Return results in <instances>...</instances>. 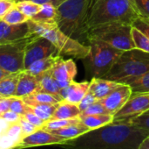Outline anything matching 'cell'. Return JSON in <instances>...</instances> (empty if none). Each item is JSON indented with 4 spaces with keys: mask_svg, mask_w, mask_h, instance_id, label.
Segmentation results:
<instances>
[{
    "mask_svg": "<svg viewBox=\"0 0 149 149\" xmlns=\"http://www.w3.org/2000/svg\"><path fill=\"white\" fill-rule=\"evenodd\" d=\"M146 136L127 121L112 123L68 141L72 149H138Z\"/></svg>",
    "mask_w": 149,
    "mask_h": 149,
    "instance_id": "6da1fadb",
    "label": "cell"
},
{
    "mask_svg": "<svg viewBox=\"0 0 149 149\" xmlns=\"http://www.w3.org/2000/svg\"><path fill=\"white\" fill-rule=\"evenodd\" d=\"M140 16L135 0H94L86 21V32L105 24L132 25Z\"/></svg>",
    "mask_w": 149,
    "mask_h": 149,
    "instance_id": "7a4b0ae2",
    "label": "cell"
},
{
    "mask_svg": "<svg viewBox=\"0 0 149 149\" xmlns=\"http://www.w3.org/2000/svg\"><path fill=\"white\" fill-rule=\"evenodd\" d=\"M94 0H65L57 7L56 23L65 35L85 42L86 21Z\"/></svg>",
    "mask_w": 149,
    "mask_h": 149,
    "instance_id": "3957f363",
    "label": "cell"
},
{
    "mask_svg": "<svg viewBox=\"0 0 149 149\" xmlns=\"http://www.w3.org/2000/svg\"><path fill=\"white\" fill-rule=\"evenodd\" d=\"M31 35L42 36L50 40L58 50L60 55H67L76 59H84L89 54V45H85L62 32L57 24L38 23L31 18L27 21Z\"/></svg>",
    "mask_w": 149,
    "mask_h": 149,
    "instance_id": "277c9868",
    "label": "cell"
},
{
    "mask_svg": "<svg viewBox=\"0 0 149 149\" xmlns=\"http://www.w3.org/2000/svg\"><path fill=\"white\" fill-rule=\"evenodd\" d=\"M148 71H149V53L134 48L123 51L111 70L102 78L124 83Z\"/></svg>",
    "mask_w": 149,
    "mask_h": 149,
    "instance_id": "5b68a950",
    "label": "cell"
},
{
    "mask_svg": "<svg viewBox=\"0 0 149 149\" xmlns=\"http://www.w3.org/2000/svg\"><path fill=\"white\" fill-rule=\"evenodd\" d=\"M90 50L83 59L86 74L91 78H102L107 75L123 51L118 50L102 41H88Z\"/></svg>",
    "mask_w": 149,
    "mask_h": 149,
    "instance_id": "8992f818",
    "label": "cell"
},
{
    "mask_svg": "<svg viewBox=\"0 0 149 149\" xmlns=\"http://www.w3.org/2000/svg\"><path fill=\"white\" fill-rule=\"evenodd\" d=\"M131 29L132 25L126 24H105L88 30L85 41H102L120 51L134 49L135 46L133 41Z\"/></svg>",
    "mask_w": 149,
    "mask_h": 149,
    "instance_id": "52a82bcc",
    "label": "cell"
},
{
    "mask_svg": "<svg viewBox=\"0 0 149 149\" xmlns=\"http://www.w3.org/2000/svg\"><path fill=\"white\" fill-rule=\"evenodd\" d=\"M38 36L32 34L22 40L0 44V68L8 73L24 70V50L26 46Z\"/></svg>",
    "mask_w": 149,
    "mask_h": 149,
    "instance_id": "ba28073f",
    "label": "cell"
},
{
    "mask_svg": "<svg viewBox=\"0 0 149 149\" xmlns=\"http://www.w3.org/2000/svg\"><path fill=\"white\" fill-rule=\"evenodd\" d=\"M53 55H60L58 48L46 38L37 37L25 47L24 69L36 61Z\"/></svg>",
    "mask_w": 149,
    "mask_h": 149,
    "instance_id": "9c48e42d",
    "label": "cell"
},
{
    "mask_svg": "<svg viewBox=\"0 0 149 149\" xmlns=\"http://www.w3.org/2000/svg\"><path fill=\"white\" fill-rule=\"evenodd\" d=\"M149 111V92L132 94L127 104L113 115V121H127Z\"/></svg>",
    "mask_w": 149,
    "mask_h": 149,
    "instance_id": "30bf717a",
    "label": "cell"
},
{
    "mask_svg": "<svg viewBox=\"0 0 149 149\" xmlns=\"http://www.w3.org/2000/svg\"><path fill=\"white\" fill-rule=\"evenodd\" d=\"M78 69L74 61L72 59L64 60L62 56L58 59L52 68V76L60 90L67 87L72 81H74Z\"/></svg>",
    "mask_w": 149,
    "mask_h": 149,
    "instance_id": "8fae6325",
    "label": "cell"
},
{
    "mask_svg": "<svg viewBox=\"0 0 149 149\" xmlns=\"http://www.w3.org/2000/svg\"><path fill=\"white\" fill-rule=\"evenodd\" d=\"M131 96L132 90L130 86L121 83L120 86L100 101L109 114L114 115L127 104Z\"/></svg>",
    "mask_w": 149,
    "mask_h": 149,
    "instance_id": "7c38bea8",
    "label": "cell"
},
{
    "mask_svg": "<svg viewBox=\"0 0 149 149\" xmlns=\"http://www.w3.org/2000/svg\"><path fill=\"white\" fill-rule=\"evenodd\" d=\"M67 141L50 132L43 130L42 128L38 129L34 133L22 137L17 146L19 148H30L45 145H65Z\"/></svg>",
    "mask_w": 149,
    "mask_h": 149,
    "instance_id": "4fadbf2b",
    "label": "cell"
},
{
    "mask_svg": "<svg viewBox=\"0 0 149 149\" xmlns=\"http://www.w3.org/2000/svg\"><path fill=\"white\" fill-rule=\"evenodd\" d=\"M31 36L27 22L18 25H10L0 19V44L22 40Z\"/></svg>",
    "mask_w": 149,
    "mask_h": 149,
    "instance_id": "5bb4252c",
    "label": "cell"
},
{
    "mask_svg": "<svg viewBox=\"0 0 149 149\" xmlns=\"http://www.w3.org/2000/svg\"><path fill=\"white\" fill-rule=\"evenodd\" d=\"M89 86H90V82L88 81H85L81 83H77L75 81H72L70 83V85L60 90L59 96L62 97L63 100L78 105L79 102L82 100V98L85 97V95L87 93L89 90Z\"/></svg>",
    "mask_w": 149,
    "mask_h": 149,
    "instance_id": "9a60e30c",
    "label": "cell"
},
{
    "mask_svg": "<svg viewBox=\"0 0 149 149\" xmlns=\"http://www.w3.org/2000/svg\"><path fill=\"white\" fill-rule=\"evenodd\" d=\"M38 91H39V83L37 80V77L30 74L25 69L21 71L14 97L22 98Z\"/></svg>",
    "mask_w": 149,
    "mask_h": 149,
    "instance_id": "2e32d148",
    "label": "cell"
},
{
    "mask_svg": "<svg viewBox=\"0 0 149 149\" xmlns=\"http://www.w3.org/2000/svg\"><path fill=\"white\" fill-rule=\"evenodd\" d=\"M120 83H121L105 78H92L88 90L93 93L97 100H101L109 95L114 89L120 86Z\"/></svg>",
    "mask_w": 149,
    "mask_h": 149,
    "instance_id": "e0dca14e",
    "label": "cell"
},
{
    "mask_svg": "<svg viewBox=\"0 0 149 149\" xmlns=\"http://www.w3.org/2000/svg\"><path fill=\"white\" fill-rule=\"evenodd\" d=\"M81 114V111L79 110V106L74 104L68 103L65 100L60 101L55 112L52 116V119H75L79 118Z\"/></svg>",
    "mask_w": 149,
    "mask_h": 149,
    "instance_id": "ac0fdd59",
    "label": "cell"
},
{
    "mask_svg": "<svg viewBox=\"0 0 149 149\" xmlns=\"http://www.w3.org/2000/svg\"><path fill=\"white\" fill-rule=\"evenodd\" d=\"M89 131H90V129L80 121L77 124L70 125V126L59 128L58 130L52 131L50 133L68 141L73 140L75 138H78L79 136H80Z\"/></svg>",
    "mask_w": 149,
    "mask_h": 149,
    "instance_id": "d6986e66",
    "label": "cell"
},
{
    "mask_svg": "<svg viewBox=\"0 0 149 149\" xmlns=\"http://www.w3.org/2000/svg\"><path fill=\"white\" fill-rule=\"evenodd\" d=\"M22 99L29 106H33L35 105H39V104L56 105L63 100L59 95H53V94L41 92V91H38L29 96L24 97H22Z\"/></svg>",
    "mask_w": 149,
    "mask_h": 149,
    "instance_id": "ffe728a7",
    "label": "cell"
},
{
    "mask_svg": "<svg viewBox=\"0 0 149 149\" xmlns=\"http://www.w3.org/2000/svg\"><path fill=\"white\" fill-rule=\"evenodd\" d=\"M35 76L37 77V80L39 83V91L53 95H59L60 89L58 88L57 82L52 76V68Z\"/></svg>",
    "mask_w": 149,
    "mask_h": 149,
    "instance_id": "44dd1931",
    "label": "cell"
},
{
    "mask_svg": "<svg viewBox=\"0 0 149 149\" xmlns=\"http://www.w3.org/2000/svg\"><path fill=\"white\" fill-rule=\"evenodd\" d=\"M80 121L87 126L90 130L97 129L107 126L113 121V115L111 114H96V115H86L80 116Z\"/></svg>",
    "mask_w": 149,
    "mask_h": 149,
    "instance_id": "7402d4cb",
    "label": "cell"
},
{
    "mask_svg": "<svg viewBox=\"0 0 149 149\" xmlns=\"http://www.w3.org/2000/svg\"><path fill=\"white\" fill-rule=\"evenodd\" d=\"M31 19L43 24H57V8L51 3L44 4L41 5L39 11Z\"/></svg>",
    "mask_w": 149,
    "mask_h": 149,
    "instance_id": "603a6c76",
    "label": "cell"
},
{
    "mask_svg": "<svg viewBox=\"0 0 149 149\" xmlns=\"http://www.w3.org/2000/svg\"><path fill=\"white\" fill-rule=\"evenodd\" d=\"M20 72L11 73L0 80V97H14Z\"/></svg>",
    "mask_w": 149,
    "mask_h": 149,
    "instance_id": "cb8c5ba5",
    "label": "cell"
},
{
    "mask_svg": "<svg viewBox=\"0 0 149 149\" xmlns=\"http://www.w3.org/2000/svg\"><path fill=\"white\" fill-rule=\"evenodd\" d=\"M60 56L61 55H53L36 61L33 63H31L30 66H28L27 68H25V70L33 76L39 75L46 70L51 69Z\"/></svg>",
    "mask_w": 149,
    "mask_h": 149,
    "instance_id": "d4e9b609",
    "label": "cell"
},
{
    "mask_svg": "<svg viewBox=\"0 0 149 149\" xmlns=\"http://www.w3.org/2000/svg\"><path fill=\"white\" fill-rule=\"evenodd\" d=\"M123 83L130 86L132 90V94L149 92V71L140 76L128 79Z\"/></svg>",
    "mask_w": 149,
    "mask_h": 149,
    "instance_id": "484cf974",
    "label": "cell"
},
{
    "mask_svg": "<svg viewBox=\"0 0 149 149\" xmlns=\"http://www.w3.org/2000/svg\"><path fill=\"white\" fill-rule=\"evenodd\" d=\"M131 34L135 48L149 53V38L137 28L132 26Z\"/></svg>",
    "mask_w": 149,
    "mask_h": 149,
    "instance_id": "4316f807",
    "label": "cell"
},
{
    "mask_svg": "<svg viewBox=\"0 0 149 149\" xmlns=\"http://www.w3.org/2000/svg\"><path fill=\"white\" fill-rule=\"evenodd\" d=\"M79 122H80L79 118L69 119H52V120L46 121L41 128L47 132H52V131L58 130L59 128H62L70 125L77 124Z\"/></svg>",
    "mask_w": 149,
    "mask_h": 149,
    "instance_id": "83f0119b",
    "label": "cell"
},
{
    "mask_svg": "<svg viewBox=\"0 0 149 149\" xmlns=\"http://www.w3.org/2000/svg\"><path fill=\"white\" fill-rule=\"evenodd\" d=\"M29 18V17L24 15L15 6L2 18V20L10 25H18L26 23Z\"/></svg>",
    "mask_w": 149,
    "mask_h": 149,
    "instance_id": "f1b7e54d",
    "label": "cell"
},
{
    "mask_svg": "<svg viewBox=\"0 0 149 149\" xmlns=\"http://www.w3.org/2000/svg\"><path fill=\"white\" fill-rule=\"evenodd\" d=\"M15 6L24 15L31 18L33 16H35L40 10L41 5L35 4L31 1L27 0H22V1H17L15 3Z\"/></svg>",
    "mask_w": 149,
    "mask_h": 149,
    "instance_id": "f546056e",
    "label": "cell"
},
{
    "mask_svg": "<svg viewBox=\"0 0 149 149\" xmlns=\"http://www.w3.org/2000/svg\"><path fill=\"white\" fill-rule=\"evenodd\" d=\"M130 124L138 128L146 137L149 136V113H144L127 120Z\"/></svg>",
    "mask_w": 149,
    "mask_h": 149,
    "instance_id": "4dcf8cb0",
    "label": "cell"
},
{
    "mask_svg": "<svg viewBox=\"0 0 149 149\" xmlns=\"http://www.w3.org/2000/svg\"><path fill=\"white\" fill-rule=\"evenodd\" d=\"M10 111L18 114L19 116H24L29 111V105H27L21 97H12L10 105Z\"/></svg>",
    "mask_w": 149,
    "mask_h": 149,
    "instance_id": "1f68e13d",
    "label": "cell"
},
{
    "mask_svg": "<svg viewBox=\"0 0 149 149\" xmlns=\"http://www.w3.org/2000/svg\"><path fill=\"white\" fill-rule=\"evenodd\" d=\"M108 113L104 105L100 103V100H97L93 105L88 106L85 111H83L80 116H86V115H96V114H107ZM109 114V113H108ZM79 116V117H80Z\"/></svg>",
    "mask_w": 149,
    "mask_h": 149,
    "instance_id": "d6a6232c",
    "label": "cell"
},
{
    "mask_svg": "<svg viewBox=\"0 0 149 149\" xmlns=\"http://www.w3.org/2000/svg\"><path fill=\"white\" fill-rule=\"evenodd\" d=\"M17 125L20 127V131H21V138L24 137L28 134H31L32 133H34L35 131H37L38 129H39L38 127H37L36 126L32 125L31 123H30L28 120H26L23 116H20V118L17 120Z\"/></svg>",
    "mask_w": 149,
    "mask_h": 149,
    "instance_id": "836d02e7",
    "label": "cell"
},
{
    "mask_svg": "<svg viewBox=\"0 0 149 149\" xmlns=\"http://www.w3.org/2000/svg\"><path fill=\"white\" fill-rule=\"evenodd\" d=\"M132 26L137 28L149 38V18L140 16L132 25Z\"/></svg>",
    "mask_w": 149,
    "mask_h": 149,
    "instance_id": "e575fe53",
    "label": "cell"
},
{
    "mask_svg": "<svg viewBox=\"0 0 149 149\" xmlns=\"http://www.w3.org/2000/svg\"><path fill=\"white\" fill-rule=\"evenodd\" d=\"M96 101H97L96 97L93 95L92 92H90V91L88 90L87 93L85 95V97L82 98V100L79 102V104L78 105V106H79V110H80L81 112H82L85 111L88 106H90L91 105H93V104L94 102H96Z\"/></svg>",
    "mask_w": 149,
    "mask_h": 149,
    "instance_id": "d590c367",
    "label": "cell"
},
{
    "mask_svg": "<svg viewBox=\"0 0 149 149\" xmlns=\"http://www.w3.org/2000/svg\"><path fill=\"white\" fill-rule=\"evenodd\" d=\"M26 120H28L30 123H31L32 125L36 126L38 128H41L44 124L45 123V121H44L43 119H41L40 118H38L36 114H34L32 112L30 111V106H29V111L23 116Z\"/></svg>",
    "mask_w": 149,
    "mask_h": 149,
    "instance_id": "8d00e7d4",
    "label": "cell"
},
{
    "mask_svg": "<svg viewBox=\"0 0 149 149\" xmlns=\"http://www.w3.org/2000/svg\"><path fill=\"white\" fill-rule=\"evenodd\" d=\"M135 3L140 15L149 18V0H135Z\"/></svg>",
    "mask_w": 149,
    "mask_h": 149,
    "instance_id": "74e56055",
    "label": "cell"
},
{
    "mask_svg": "<svg viewBox=\"0 0 149 149\" xmlns=\"http://www.w3.org/2000/svg\"><path fill=\"white\" fill-rule=\"evenodd\" d=\"M13 7H15V3L12 0H0V19H2Z\"/></svg>",
    "mask_w": 149,
    "mask_h": 149,
    "instance_id": "f35d334b",
    "label": "cell"
},
{
    "mask_svg": "<svg viewBox=\"0 0 149 149\" xmlns=\"http://www.w3.org/2000/svg\"><path fill=\"white\" fill-rule=\"evenodd\" d=\"M20 118V116L11 111H7L5 112L4 113H3L1 116H0V119H2L3 120H4L5 122L9 123V124H14V123H17L18 119Z\"/></svg>",
    "mask_w": 149,
    "mask_h": 149,
    "instance_id": "ab89813d",
    "label": "cell"
},
{
    "mask_svg": "<svg viewBox=\"0 0 149 149\" xmlns=\"http://www.w3.org/2000/svg\"><path fill=\"white\" fill-rule=\"evenodd\" d=\"M30 111L32 112H33L34 114H36L38 118H40L41 119H43V120L45 121V122L51 120V119H52V116H51V115H49L48 113L45 112L44 111H42V110L37 108V107H31V106H30Z\"/></svg>",
    "mask_w": 149,
    "mask_h": 149,
    "instance_id": "60d3db41",
    "label": "cell"
},
{
    "mask_svg": "<svg viewBox=\"0 0 149 149\" xmlns=\"http://www.w3.org/2000/svg\"><path fill=\"white\" fill-rule=\"evenodd\" d=\"M12 97H1L0 98V116L5 112L10 110V105Z\"/></svg>",
    "mask_w": 149,
    "mask_h": 149,
    "instance_id": "b9f144b4",
    "label": "cell"
},
{
    "mask_svg": "<svg viewBox=\"0 0 149 149\" xmlns=\"http://www.w3.org/2000/svg\"><path fill=\"white\" fill-rule=\"evenodd\" d=\"M138 149H149V136L145 137L141 142Z\"/></svg>",
    "mask_w": 149,
    "mask_h": 149,
    "instance_id": "7bdbcfd3",
    "label": "cell"
},
{
    "mask_svg": "<svg viewBox=\"0 0 149 149\" xmlns=\"http://www.w3.org/2000/svg\"><path fill=\"white\" fill-rule=\"evenodd\" d=\"M65 0H51L50 3H51L53 6H55V7L57 8L60 4H62V3L65 2Z\"/></svg>",
    "mask_w": 149,
    "mask_h": 149,
    "instance_id": "ee69618b",
    "label": "cell"
},
{
    "mask_svg": "<svg viewBox=\"0 0 149 149\" xmlns=\"http://www.w3.org/2000/svg\"><path fill=\"white\" fill-rule=\"evenodd\" d=\"M10 73H8V72H6V71H4L2 68H0V80H2L3 77H5L6 76H8V75H10Z\"/></svg>",
    "mask_w": 149,
    "mask_h": 149,
    "instance_id": "f6af8a7d",
    "label": "cell"
},
{
    "mask_svg": "<svg viewBox=\"0 0 149 149\" xmlns=\"http://www.w3.org/2000/svg\"><path fill=\"white\" fill-rule=\"evenodd\" d=\"M146 113H149V111H148V112H146Z\"/></svg>",
    "mask_w": 149,
    "mask_h": 149,
    "instance_id": "bcb514c9",
    "label": "cell"
},
{
    "mask_svg": "<svg viewBox=\"0 0 149 149\" xmlns=\"http://www.w3.org/2000/svg\"><path fill=\"white\" fill-rule=\"evenodd\" d=\"M1 97H0V98H1Z\"/></svg>",
    "mask_w": 149,
    "mask_h": 149,
    "instance_id": "7dc6e473",
    "label": "cell"
}]
</instances>
